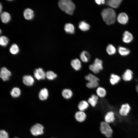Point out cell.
<instances>
[{
	"label": "cell",
	"instance_id": "1f68e13d",
	"mask_svg": "<svg viewBox=\"0 0 138 138\" xmlns=\"http://www.w3.org/2000/svg\"><path fill=\"white\" fill-rule=\"evenodd\" d=\"M98 81L88 82L86 84V86L90 89L97 88L99 85Z\"/></svg>",
	"mask_w": 138,
	"mask_h": 138
},
{
	"label": "cell",
	"instance_id": "cb8c5ba5",
	"mask_svg": "<svg viewBox=\"0 0 138 138\" xmlns=\"http://www.w3.org/2000/svg\"><path fill=\"white\" fill-rule=\"evenodd\" d=\"M1 21L3 22L6 23L10 21V16L8 13L4 12L1 14Z\"/></svg>",
	"mask_w": 138,
	"mask_h": 138
},
{
	"label": "cell",
	"instance_id": "8d00e7d4",
	"mask_svg": "<svg viewBox=\"0 0 138 138\" xmlns=\"http://www.w3.org/2000/svg\"><path fill=\"white\" fill-rule=\"evenodd\" d=\"M8 134L5 131L2 130L0 132V138H8Z\"/></svg>",
	"mask_w": 138,
	"mask_h": 138
},
{
	"label": "cell",
	"instance_id": "30bf717a",
	"mask_svg": "<svg viewBox=\"0 0 138 138\" xmlns=\"http://www.w3.org/2000/svg\"><path fill=\"white\" fill-rule=\"evenodd\" d=\"M115 119L114 113L112 111L107 112L104 117L105 122L108 123L113 122Z\"/></svg>",
	"mask_w": 138,
	"mask_h": 138
},
{
	"label": "cell",
	"instance_id": "d6a6232c",
	"mask_svg": "<svg viewBox=\"0 0 138 138\" xmlns=\"http://www.w3.org/2000/svg\"><path fill=\"white\" fill-rule=\"evenodd\" d=\"M106 51L109 55H112L114 54L116 52L115 47L111 44H109L106 48Z\"/></svg>",
	"mask_w": 138,
	"mask_h": 138
},
{
	"label": "cell",
	"instance_id": "74e56055",
	"mask_svg": "<svg viewBox=\"0 0 138 138\" xmlns=\"http://www.w3.org/2000/svg\"><path fill=\"white\" fill-rule=\"evenodd\" d=\"M95 2L98 5L103 4L105 3V1L104 0H95Z\"/></svg>",
	"mask_w": 138,
	"mask_h": 138
},
{
	"label": "cell",
	"instance_id": "ffe728a7",
	"mask_svg": "<svg viewBox=\"0 0 138 138\" xmlns=\"http://www.w3.org/2000/svg\"><path fill=\"white\" fill-rule=\"evenodd\" d=\"M90 57L89 54L86 51L82 52L80 55V60L84 63L88 62L90 60Z\"/></svg>",
	"mask_w": 138,
	"mask_h": 138
},
{
	"label": "cell",
	"instance_id": "d6986e66",
	"mask_svg": "<svg viewBox=\"0 0 138 138\" xmlns=\"http://www.w3.org/2000/svg\"><path fill=\"white\" fill-rule=\"evenodd\" d=\"M133 72L129 69L127 70L122 75L123 79L126 81L131 80L133 78Z\"/></svg>",
	"mask_w": 138,
	"mask_h": 138
},
{
	"label": "cell",
	"instance_id": "83f0119b",
	"mask_svg": "<svg viewBox=\"0 0 138 138\" xmlns=\"http://www.w3.org/2000/svg\"><path fill=\"white\" fill-rule=\"evenodd\" d=\"M11 96L13 98H17L19 97L21 94L20 89L18 87L14 88L10 92Z\"/></svg>",
	"mask_w": 138,
	"mask_h": 138
},
{
	"label": "cell",
	"instance_id": "8fae6325",
	"mask_svg": "<svg viewBox=\"0 0 138 138\" xmlns=\"http://www.w3.org/2000/svg\"><path fill=\"white\" fill-rule=\"evenodd\" d=\"M22 81L24 84L28 86H32L34 82V78L30 75L24 76L22 78Z\"/></svg>",
	"mask_w": 138,
	"mask_h": 138
},
{
	"label": "cell",
	"instance_id": "e575fe53",
	"mask_svg": "<svg viewBox=\"0 0 138 138\" xmlns=\"http://www.w3.org/2000/svg\"><path fill=\"white\" fill-rule=\"evenodd\" d=\"M9 40L6 37L2 36H1L0 39V44L1 45L6 46L8 43Z\"/></svg>",
	"mask_w": 138,
	"mask_h": 138
},
{
	"label": "cell",
	"instance_id": "ac0fdd59",
	"mask_svg": "<svg viewBox=\"0 0 138 138\" xmlns=\"http://www.w3.org/2000/svg\"><path fill=\"white\" fill-rule=\"evenodd\" d=\"M24 16L26 19L27 20H31L34 17V12L30 9H26L24 12Z\"/></svg>",
	"mask_w": 138,
	"mask_h": 138
},
{
	"label": "cell",
	"instance_id": "603a6c76",
	"mask_svg": "<svg viewBox=\"0 0 138 138\" xmlns=\"http://www.w3.org/2000/svg\"><path fill=\"white\" fill-rule=\"evenodd\" d=\"M64 29L65 32L68 33L73 34L75 32V28L72 24L68 23L64 26Z\"/></svg>",
	"mask_w": 138,
	"mask_h": 138
},
{
	"label": "cell",
	"instance_id": "4316f807",
	"mask_svg": "<svg viewBox=\"0 0 138 138\" xmlns=\"http://www.w3.org/2000/svg\"><path fill=\"white\" fill-rule=\"evenodd\" d=\"M120 80V77L119 76L113 74H111L110 78V82L112 85L117 83Z\"/></svg>",
	"mask_w": 138,
	"mask_h": 138
},
{
	"label": "cell",
	"instance_id": "9c48e42d",
	"mask_svg": "<svg viewBox=\"0 0 138 138\" xmlns=\"http://www.w3.org/2000/svg\"><path fill=\"white\" fill-rule=\"evenodd\" d=\"M81 61L77 58L72 60L70 64L72 67L75 70L78 71L81 69L82 67Z\"/></svg>",
	"mask_w": 138,
	"mask_h": 138
},
{
	"label": "cell",
	"instance_id": "6da1fadb",
	"mask_svg": "<svg viewBox=\"0 0 138 138\" xmlns=\"http://www.w3.org/2000/svg\"><path fill=\"white\" fill-rule=\"evenodd\" d=\"M101 15L104 21L108 25L114 23L116 20V13L113 9L107 8L103 9L101 13Z\"/></svg>",
	"mask_w": 138,
	"mask_h": 138
},
{
	"label": "cell",
	"instance_id": "7402d4cb",
	"mask_svg": "<svg viewBox=\"0 0 138 138\" xmlns=\"http://www.w3.org/2000/svg\"><path fill=\"white\" fill-rule=\"evenodd\" d=\"M97 95L100 98H103L106 95V91L103 88L101 87H98L96 90Z\"/></svg>",
	"mask_w": 138,
	"mask_h": 138
},
{
	"label": "cell",
	"instance_id": "7a4b0ae2",
	"mask_svg": "<svg viewBox=\"0 0 138 138\" xmlns=\"http://www.w3.org/2000/svg\"><path fill=\"white\" fill-rule=\"evenodd\" d=\"M59 8L69 15H72L75 9V5L70 0H61L58 3Z\"/></svg>",
	"mask_w": 138,
	"mask_h": 138
},
{
	"label": "cell",
	"instance_id": "b9f144b4",
	"mask_svg": "<svg viewBox=\"0 0 138 138\" xmlns=\"http://www.w3.org/2000/svg\"><path fill=\"white\" fill-rule=\"evenodd\" d=\"M1 33V30H0V33Z\"/></svg>",
	"mask_w": 138,
	"mask_h": 138
},
{
	"label": "cell",
	"instance_id": "5bb4252c",
	"mask_svg": "<svg viewBox=\"0 0 138 138\" xmlns=\"http://www.w3.org/2000/svg\"><path fill=\"white\" fill-rule=\"evenodd\" d=\"M99 97L96 95L92 94L88 100V102L89 105L92 107H94L97 105L98 100Z\"/></svg>",
	"mask_w": 138,
	"mask_h": 138
},
{
	"label": "cell",
	"instance_id": "44dd1931",
	"mask_svg": "<svg viewBox=\"0 0 138 138\" xmlns=\"http://www.w3.org/2000/svg\"><path fill=\"white\" fill-rule=\"evenodd\" d=\"M133 39L132 34L127 31L124 32L123 38V41L126 43H129L131 42Z\"/></svg>",
	"mask_w": 138,
	"mask_h": 138
},
{
	"label": "cell",
	"instance_id": "ab89813d",
	"mask_svg": "<svg viewBox=\"0 0 138 138\" xmlns=\"http://www.w3.org/2000/svg\"><path fill=\"white\" fill-rule=\"evenodd\" d=\"M136 90L137 92L138 93V85L136 87Z\"/></svg>",
	"mask_w": 138,
	"mask_h": 138
},
{
	"label": "cell",
	"instance_id": "4dcf8cb0",
	"mask_svg": "<svg viewBox=\"0 0 138 138\" xmlns=\"http://www.w3.org/2000/svg\"><path fill=\"white\" fill-rule=\"evenodd\" d=\"M57 77V75L52 71H48L46 73V77L49 80H52L55 79Z\"/></svg>",
	"mask_w": 138,
	"mask_h": 138
},
{
	"label": "cell",
	"instance_id": "277c9868",
	"mask_svg": "<svg viewBox=\"0 0 138 138\" xmlns=\"http://www.w3.org/2000/svg\"><path fill=\"white\" fill-rule=\"evenodd\" d=\"M43 126L41 124L37 123L31 127L30 131L33 135L37 136L43 133Z\"/></svg>",
	"mask_w": 138,
	"mask_h": 138
},
{
	"label": "cell",
	"instance_id": "52a82bcc",
	"mask_svg": "<svg viewBox=\"0 0 138 138\" xmlns=\"http://www.w3.org/2000/svg\"><path fill=\"white\" fill-rule=\"evenodd\" d=\"M86 117V114L84 111L79 110L77 111L74 115L76 121L79 122H82L84 121Z\"/></svg>",
	"mask_w": 138,
	"mask_h": 138
},
{
	"label": "cell",
	"instance_id": "3957f363",
	"mask_svg": "<svg viewBox=\"0 0 138 138\" xmlns=\"http://www.w3.org/2000/svg\"><path fill=\"white\" fill-rule=\"evenodd\" d=\"M100 130L101 133L106 137L110 138L112 136L113 130L109 123L105 121L101 122Z\"/></svg>",
	"mask_w": 138,
	"mask_h": 138
},
{
	"label": "cell",
	"instance_id": "f546056e",
	"mask_svg": "<svg viewBox=\"0 0 138 138\" xmlns=\"http://www.w3.org/2000/svg\"><path fill=\"white\" fill-rule=\"evenodd\" d=\"M118 51L120 54L122 56L127 55L130 53L129 50L122 47H120L119 48Z\"/></svg>",
	"mask_w": 138,
	"mask_h": 138
},
{
	"label": "cell",
	"instance_id": "2e32d148",
	"mask_svg": "<svg viewBox=\"0 0 138 138\" xmlns=\"http://www.w3.org/2000/svg\"><path fill=\"white\" fill-rule=\"evenodd\" d=\"M122 1V0H109L107 1V5L113 8H118Z\"/></svg>",
	"mask_w": 138,
	"mask_h": 138
},
{
	"label": "cell",
	"instance_id": "d4e9b609",
	"mask_svg": "<svg viewBox=\"0 0 138 138\" xmlns=\"http://www.w3.org/2000/svg\"><path fill=\"white\" fill-rule=\"evenodd\" d=\"M78 27L81 30L83 31H86L89 29L90 26L89 24L85 21H82L79 23Z\"/></svg>",
	"mask_w": 138,
	"mask_h": 138
},
{
	"label": "cell",
	"instance_id": "8992f818",
	"mask_svg": "<svg viewBox=\"0 0 138 138\" xmlns=\"http://www.w3.org/2000/svg\"><path fill=\"white\" fill-rule=\"evenodd\" d=\"M11 75V72L5 67L2 68L0 72V77L4 81H6L9 79Z\"/></svg>",
	"mask_w": 138,
	"mask_h": 138
},
{
	"label": "cell",
	"instance_id": "60d3db41",
	"mask_svg": "<svg viewBox=\"0 0 138 138\" xmlns=\"http://www.w3.org/2000/svg\"><path fill=\"white\" fill-rule=\"evenodd\" d=\"M14 138H18L17 137H14Z\"/></svg>",
	"mask_w": 138,
	"mask_h": 138
},
{
	"label": "cell",
	"instance_id": "5b68a950",
	"mask_svg": "<svg viewBox=\"0 0 138 138\" xmlns=\"http://www.w3.org/2000/svg\"><path fill=\"white\" fill-rule=\"evenodd\" d=\"M34 75L35 78L38 80L44 79L46 77V73L41 68L35 69L34 72Z\"/></svg>",
	"mask_w": 138,
	"mask_h": 138
},
{
	"label": "cell",
	"instance_id": "f1b7e54d",
	"mask_svg": "<svg viewBox=\"0 0 138 138\" xmlns=\"http://www.w3.org/2000/svg\"><path fill=\"white\" fill-rule=\"evenodd\" d=\"M85 78L88 82H93V81H98L99 80V79L94 74L90 73L85 77Z\"/></svg>",
	"mask_w": 138,
	"mask_h": 138
},
{
	"label": "cell",
	"instance_id": "4fadbf2b",
	"mask_svg": "<svg viewBox=\"0 0 138 138\" xmlns=\"http://www.w3.org/2000/svg\"><path fill=\"white\" fill-rule=\"evenodd\" d=\"M61 94L63 98L66 99L71 98L73 95L72 91L71 89L67 88L63 89L62 91Z\"/></svg>",
	"mask_w": 138,
	"mask_h": 138
},
{
	"label": "cell",
	"instance_id": "f35d334b",
	"mask_svg": "<svg viewBox=\"0 0 138 138\" xmlns=\"http://www.w3.org/2000/svg\"><path fill=\"white\" fill-rule=\"evenodd\" d=\"M2 9V6L1 5V4H0V12H1Z\"/></svg>",
	"mask_w": 138,
	"mask_h": 138
},
{
	"label": "cell",
	"instance_id": "e0dca14e",
	"mask_svg": "<svg viewBox=\"0 0 138 138\" xmlns=\"http://www.w3.org/2000/svg\"><path fill=\"white\" fill-rule=\"evenodd\" d=\"M89 105L88 101L83 100L80 101L78 103V108L79 110L84 111L88 108Z\"/></svg>",
	"mask_w": 138,
	"mask_h": 138
},
{
	"label": "cell",
	"instance_id": "7c38bea8",
	"mask_svg": "<svg viewBox=\"0 0 138 138\" xmlns=\"http://www.w3.org/2000/svg\"><path fill=\"white\" fill-rule=\"evenodd\" d=\"M128 17L127 15L124 13H120L117 17L118 21L122 24H126L128 22Z\"/></svg>",
	"mask_w": 138,
	"mask_h": 138
},
{
	"label": "cell",
	"instance_id": "836d02e7",
	"mask_svg": "<svg viewBox=\"0 0 138 138\" xmlns=\"http://www.w3.org/2000/svg\"><path fill=\"white\" fill-rule=\"evenodd\" d=\"M9 51L13 54H16L19 52V48L17 45L13 44L12 45L9 49Z\"/></svg>",
	"mask_w": 138,
	"mask_h": 138
},
{
	"label": "cell",
	"instance_id": "484cf974",
	"mask_svg": "<svg viewBox=\"0 0 138 138\" xmlns=\"http://www.w3.org/2000/svg\"><path fill=\"white\" fill-rule=\"evenodd\" d=\"M95 67L99 71L103 69L102 62L101 60L96 58L93 64Z\"/></svg>",
	"mask_w": 138,
	"mask_h": 138
},
{
	"label": "cell",
	"instance_id": "d590c367",
	"mask_svg": "<svg viewBox=\"0 0 138 138\" xmlns=\"http://www.w3.org/2000/svg\"><path fill=\"white\" fill-rule=\"evenodd\" d=\"M89 68L90 70L93 73L97 74L100 71L96 68L93 64L90 65L89 66Z\"/></svg>",
	"mask_w": 138,
	"mask_h": 138
},
{
	"label": "cell",
	"instance_id": "9a60e30c",
	"mask_svg": "<svg viewBox=\"0 0 138 138\" xmlns=\"http://www.w3.org/2000/svg\"><path fill=\"white\" fill-rule=\"evenodd\" d=\"M49 93L48 89L45 88H42L40 90L39 94L40 99L42 100L47 99Z\"/></svg>",
	"mask_w": 138,
	"mask_h": 138
},
{
	"label": "cell",
	"instance_id": "ba28073f",
	"mask_svg": "<svg viewBox=\"0 0 138 138\" xmlns=\"http://www.w3.org/2000/svg\"><path fill=\"white\" fill-rule=\"evenodd\" d=\"M130 109V107L129 104L126 103L122 104L119 110V113L122 116H126L129 113Z\"/></svg>",
	"mask_w": 138,
	"mask_h": 138
}]
</instances>
